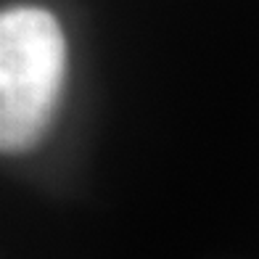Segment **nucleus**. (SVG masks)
<instances>
[{"mask_svg":"<svg viewBox=\"0 0 259 259\" xmlns=\"http://www.w3.org/2000/svg\"><path fill=\"white\" fill-rule=\"evenodd\" d=\"M66 42L45 8L0 11V154H21L45 138L64 88Z\"/></svg>","mask_w":259,"mask_h":259,"instance_id":"1","label":"nucleus"}]
</instances>
